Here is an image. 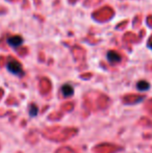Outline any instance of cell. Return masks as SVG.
Listing matches in <instances>:
<instances>
[{
	"mask_svg": "<svg viewBox=\"0 0 152 153\" xmlns=\"http://www.w3.org/2000/svg\"><path fill=\"white\" fill-rule=\"evenodd\" d=\"M6 67H7V70L13 74L18 75V76H22L23 75L22 66H21V64L19 62L15 61V59H10V61H8Z\"/></svg>",
	"mask_w": 152,
	"mask_h": 153,
	"instance_id": "6da1fadb",
	"label": "cell"
},
{
	"mask_svg": "<svg viewBox=\"0 0 152 153\" xmlns=\"http://www.w3.org/2000/svg\"><path fill=\"white\" fill-rule=\"evenodd\" d=\"M108 61L112 62V64H116V62L121 61L120 55L118 54L117 52H115V51H110V52L108 53Z\"/></svg>",
	"mask_w": 152,
	"mask_h": 153,
	"instance_id": "3957f363",
	"label": "cell"
},
{
	"mask_svg": "<svg viewBox=\"0 0 152 153\" xmlns=\"http://www.w3.org/2000/svg\"><path fill=\"white\" fill-rule=\"evenodd\" d=\"M7 43H8V45L12 47H19L20 45H22L23 39H22V36H14L7 39Z\"/></svg>",
	"mask_w": 152,
	"mask_h": 153,
	"instance_id": "7a4b0ae2",
	"label": "cell"
},
{
	"mask_svg": "<svg viewBox=\"0 0 152 153\" xmlns=\"http://www.w3.org/2000/svg\"><path fill=\"white\" fill-rule=\"evenodd\" d=\"M29 114H30V116L31 117H35V116H37V114H38V107L36 106V105H31L30 107H29Z\"/></svg>",
	"mask_w": 152,
	"mask_h": 153,
	"instance_id": "8992f818",
	"label": "cell"
},
{
	"mask_svg": "<svg viewBox=\"0 0 152 153\" xmlns=\"http://www.w3.org/2000/svg\"><path fill=\"white\" fill-rule=\"evenodd\" d=\"M62 93H63V95L65 97H69V96H72V95H73L74 90H73V88H72V85H63V88H62Z\"/></svg>",
	"mask_w": 152,
	"mask_h": 153,
	"instance_id": "277c9868",
	"label": "cell"
},
{
	"mask_svg": "<svg viewBox=\"0 0 152 153\" xmlns=\"http://www.w3.org/2000/svg\"><path fill=\"white\" fill-rule=\"evenodd\" d=\"M136 87H138V89L140 90V91H145V90H148L149 88H150V85H149L147 81H140V82H138V85H136Z\"/></svg>",
	"mask_w": 152,
	"mask_h": 153,
	"instance_id": "5b68a950",
	"label": "cell"
}]
</instances>
